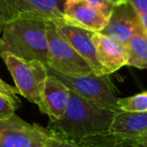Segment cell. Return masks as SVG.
Listing matches in <instances>:
<instances>
[{
    "label": "cell",
    "mask_w": 147,
    "mask_h": 147,
    "mask_svg": "<svg viewBox=\"0 0 147 147\" xmlns=\"http://www.w3.org/2000/svg\"><path fill=\"white\" fill-rule=\"evenodd\" d=\"M47 35L49 41L47 67L67 76L91 75V65L59 33L53 21L47 22Z\"/></svg>",
    "instance_id": "obj_5"
},
{
    "label": "cell",
    "mask_w": 147,
    "mask_h": 147,
    "mask_svg": "<svg viewBox=\"0 0 147 147\" xmlns=\"http://www.w3.org/2000/svg\"><path fill=\"white\" fill-rule=\"evenodd\" d=\"M140 24V17L132 5L127 1L115 5L106 26L100 33L126 43Z\"/></svg>",
    "instance_id": "obj_10"
},
{
    "label": "cell",
    "mask_w": 147,
    "mask_h": 147,
    "mask_svg": "<svg viewBox=\"0 0 147 147\" xmlns=\"http://www.w3.org/2000/svg\"><path fill=\"white\" fill-rule=\"evenodd\" d=\"M117 113L118 111L102 108L71 90L63 116L59 120H49L47 129L53 136L67 140L110 134Z\"/></svg>",
    "instance_id": "obj_1"
},
{
    "label": "cell",
    "mask_w": 147,
    "mask_h": 147,
    "mask_svg": "<svg viewBox=\"0 0 147 147\" xmlns=\"http://www.w3.org/2000/svg\"><path fill=\"white\" fill-rule=\"evenodd\" d=\"M0 42H1V36H0Z\"/></svg>",
    "instance_id": "obj_25"
},
{
    "label": "cell",
    "mask_w": 147,
    "mask_h": 147,
    "mask_svg": "<svg viewBox=\"0 0 147 147\" xmlns=\"http://www.w3.org/2000/svg\"><path fill=\"white\" fill-rule=\"evenodd\" d=\"M93 41L96 47V57L104 75H111L127 65L126 43L100 32L93 33Z\"/></svg>",
    "instance_id": "obj_9"
},
{
    "label": "cell",
    "mask_w": 147,
    "mask_h": 147,
    "mask_svg": "<svg viewBox=\"0 0 147 147\" xmlns=\"http://www.w3.org/2000/svg\"><path fill=\"white\" fill-rule=\"evenodd\" d=\"M117 108L122 112H147V91L127 98H119L117 101Z\"/></svg>",
    "instance_id": "obj_16"
},
{
    "label": "cell",
    "mask_w": 147,
    "mask_h": 147,
    "mask_svg": "<svg viewBox=\"0 0 147 147\" xmlns=\"http://www.w3.org/2000/svg\"><path fill=\"white\" fill-rule=\"evenodd\" d=\"M65 2V0H0V30L5 23L17 18L63 19Z\"/></svg>",
    "instance_id": "obj_6"
},
{
    "label": "cell",
    "mask_w": 147,
    "mask_h": 147,
    "mask_svg": "<svg viewBox=\"0 0 147 147\" xmlns=\"http://www.w3.org/2000/svg\"><path fill=\"white\" fill-rule=\"evenodd\" d=\"M57 30L67 39V41L76 49V51L86 59L91 65L93 73L98 76L104 75L102 67L96 57V47L93 41V31L71 24L63 19L53 21Z\"/></svg>",
    "instance_id": "obj_8"
},
{
    "label": "cell",
    "mask_w": 147,
    "mask_h": 147,
    "mask_svg": "<svg viewBox=\"0 0 147 147\" xmlns=\"http://www.w3.org/2000/svg\"><path fill=\"white\" fill-rule=\"evenodd\" d=\"M51 132L17 115L0 119V147H49Z\"/></svg>",
    "instance_id": "obj_7"
},
{
    "label": "cell",
    "mask_w": 147,
    "mask_h": 147,
    "mask_svg": "<svg viewBox=\"0 0 147 147\" xmlns=\"http://www.w3.org/2000/svg\"><path fill=\"white\" fill-rule=\"evenodd\" d=\"M132 147H147V132L138 135L134 139L129 141H123Z\"/></svg>",
    "instance_id": "obj_21"
},
{
    "label": "cell",
    "mask_w": 147,
    "mask_h": 147,
    "mask_svg": "<svg viewBox=\"0 0 147 147\" xmlns=\"http://www.w3.org/2000/svg\"><path fill=\"white\" fill-rule=\"evenodd\" d=\"M118 142L119 139L111 133L83 138L80 140H67L53 136L51 147H117Z\"/></svg>",
    "instance_id": "obj_15"
},
{
    "label": "cell",
    "mask_w": 147,
    "mask_h": 147,
    "mask_svg": "<svg viewBox=\"0 0 147 147\" xmlns=\"http://www.w3.org/2000/svg\"><path fill=\"white\" fill-rule=\"evenodd\" d=\"M47 20L17 18L2 26L0 55L7 53L23 59L39 61L47 65L49 41Z\"/></svg>",
    "instance_id": "obj_2"
},
{
    "label": "cell",
    "mask_w": 147,
    "mask_h": 147,
    "mask_svg": "<svg viewBox=\"0 0 147 147\" xmlns=\"http://www.w3.org/2000/svg\"><path fill=\"white\" fill-rule=\"evenodd\" d=\"M49 147H51V143H49Z\"/></svg>",
    "instance_id": "obj_26"
},
{
    "label": "cell",
    "mask_w": 147,
    "mask_h": 147,
    "mask_svg": "<svg viewBox=\"0 0 147 147\" xmlns=\"http://www.w3.org/2000/svg\"><path fill=\"white\" fill-rule=\"evenodd\" d=\"M117 147H130V146H129V144L123 142V141H121L120 139H119V142H118V144H117ZM131 147H132V146H131Z\"/></svg>",
    "instance_id": "obj_23"
},
{
    "label": "cell",
    "mask_w": 147,
    "mask_h": 147,
    "mask_svg": "<svg viewBox=\"0 0 147 147\" xmlns=\"http://www.w3.org/2000/svg\"><path fill=\"white\" fill-rule=\"evenodd\" d=\"M108 19L85 0H65L63 5V20L93 32H100Z\"/></svg>",
    "instance_id": "obj_11"
},
{
    "label": "cell",
    "mask_w": 147,
    "mask_h": 147,
    "mask_svg": "<svg viewBox=\"0 0 147 147\" xmlns=\"http://www.w3.org/2000/svg\"><path fill=\"white\" fill-rule=\"evenodd\" d=\"M127 65L140 69H147V34L142 24L126 42Z\"/></svg>",
    "instance_id": "obj_14"
},
{
    "label": "cell",
    "mask_w": 147,
    "mask_h": 147,
    "mask_svg": "<svg viewBox=\"0 0 147 147\" xmlns=\"http://www.w3.org/2000/svg\"><path fill=\"white\" fill-rule=\"evenodd\" d=\"M128 2L132 5L139 16L147 14V0H128Z\"/></svg>",
    "instance_id": "obj_20"
},
{
    "label": "cell",
    "mask_w": 147,
    "mask_h": 147,
    "mask_svg": "<svg viewBox=\"0 0 147 147\" xmlns=\"http://www.w3.org/2000/svg\"><path fill=\"white\" fill-rule=\"evenodd\" d=\"M20 102L13 100L7 96L0 94V119H5L15 114V110L18 108Z\"/></svg>",
    "instance_id": "obj_17"
},
{
    "label": "cell",
    "mask_w": 147,
    "mask_h": 147,
    "mask_svg": "<svg viewBox=\"0 0 147 147\" xmlns=\"http://www.w3.org/2000/svg\"><path fill=\"white\" fill-rule=\"evenodd\" d=\"M0 57L12 76L18 94L36 105L42 113V92L49 76L47 65L39 61H27L7 53Z\"/></svg>",
    "instance_id": "obj_3"
},
{
    "label": "cell",
    "mask_w": 147,
    "mask_h": 147,
    "mask_svg": "<svg viewBox=\"0 0 147 147\" xmlns=\"http://www.w3.org/2000/svg\"><path fill=\"white\" fill-rule=\"evenodd\" d=\"M139 17H140V21H141V24H142L143 29H144L145 32H146V34H147V14L140 15Z\"/></svg>",
    "instance_id": "obj_22"
},
{
    "label": "cell",
    "mask_w": 147,
    "mask_h": 147,
    "mask_svg": "<svg viewBox=\"0 0 147 147\" xmlns=\"http://www.w3.org/2000/svg\"><path fill=\"white\" fill-rule=\"evenodd\" d=\"M147 132V112L119 111L113 120L110 133L121 141H129Z\"/></svg>",
    "instance_id": "obj_13"
},
{
    "label": "cell",
    "mask_w": 147,
    "mask_h": 147,
    "mask_svg": "<svg viewBox=\"0 0 147 147\" xmlns=\"http://www.w3.org/2000/svg\"><path fill=\"white\" fill-rule=\"evenodd\" d=\"M47 74L53 75L63 82L69 90L79 96L109 110L118 111L116 88L109 75L98 76L95 74L85 76H67L47 67Z\"/></svg>",
    "instance_id": "obj_4"
},
{
    "label": "cell",
    "mask_w": 147,
    "mask_h": 147,
    "mask_svg": "<svg viewBox=\"0 0 147 147\" xmlns=\"http://www.w3.org/2000/svg\"><path fill=\"white\" fill-rule=\"evenodd\" d=\"M0 94L9 97V98H12L13 100L18 101L19 102V99H18V97H17L18 92H17L16 88L10 86V85H8L7 83H5L2 79H0Z\"/></svg>",
    "instance_id": "obj_19"
},
{
    "label": "cell",
    "mask_w": 147,
    "mask_h": 147,
    "mask_svg": "<svg viewBox=\"0 0 147 147\" xmlns=\"http://www.w3.org/2000/svg\"><path fill=\"white\" fill-rule=\"evenodd\" d=\"M85 1L96 9H98L99 11H101L107 18L110 17L113 8L115 6V4L111 0H85Z\"/></svg>",
    "instance_id": "obj_18"
},
{
    "label": "cell",
    "mask_w": 147,
    "mask_h": 147,
    "mask_svg": "<svg viewBox=\"0 0 147 147\" xmlns=\"http://www.w3.org/2000/svg\"><path fill=\"white\" fill-rule=\"evenodd\" d=\"M71 90L53 75L47 76L42 92L43 112L49 120H59L63 116L69 101Z\"/></svg>",
    "instance_id": "obj_12"
},
{
    "label": "cell",
    "mask_w": 147,
    "mask_h": 147,
    "mask_svg": "<svg viewBox=\"0 0 147 147\" xmlns=\"http://www.w3.org/2000/svg\"><path fill=\"white\" fill-rule=\"evenodd\" d=\"M115 5L116 4H120V3H124V2H127L128 0H111Z\"/></svg>",
    "instance_id": "obj_24"
}]
</instances>
